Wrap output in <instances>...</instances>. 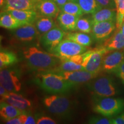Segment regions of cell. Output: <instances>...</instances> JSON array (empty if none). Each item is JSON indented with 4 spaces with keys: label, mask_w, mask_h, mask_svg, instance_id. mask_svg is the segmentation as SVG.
<instances>
[{
    "label": "cell",
    "mask_w": 124,
    "mask_h": 124,
    "mask_svg": "<svg viewBox=\"0 0 124 124\" xmlns=\"http://www.w3.org/2000/svg\"><path fill=\"white\" fill-rule=\"evenodd\" d=\"M65 39L70 40L82 46H89L93 44V38L91 35L83 32H69L66 33Z\"/></svg>",
    "instance_id": "603a6c76"
},
{
    "label": "cell",
    "mask_w": 124,
    "mask_h": 124,
    "mask_svg": "<svg viewBox=\"0 0 124 124\" xmlns=\"http://www.w3.org/2000/svg\"><path fill=\"white\" fill-rule=\"evenodd\" d=\"M36 10L41 16L55 18L60 13L58 5L52 0H40L36 3Z\"/></svg>",
    "instance_id": "4fadbf2b"
},
{
    "label": "cell",
    "mask_w": 124,
    "mask_h": 124,
    "mask_svg": "<svg viewBox=\"0 0 124 124\" xmlns=\"http://www.w3.org/2000/svg\"><path fill=\"white\" fill-rule=\"evenodd\" d=\"M91 19L93 23L102 21H116L117 18L116 9L102 8L92 14Z\"/></svg>",
    "instance_id": "44dd1931"
},
{
    "label": "cell",
    "mask_w": 124,
    "mask_h": 124,
    "mask_svg": "<svg viewBox=\"0 0 124 124\" xmlns=\"http://www.w3.org/2000/svg\"><path fill=\"white\" fill-rule=\"evenodd\" d=\"M113 124H124V112L113 118Z\"/></svg>",
    "instance_id": "d590c367"
},
{
    "label": "cell",
    "mask_w": 124,
    "mask_h": 124,
    "mask_svg": "<svg viewBox=\"0 0 124 124\" xmlns=\"http://www.w3.org/2000/svg\"><path fill=\"white\" fill-rule=\"evenodd\" d=\"M91 124H113V118L105 116H91L88 120Z\"/></svg>",
    "instance_id": "4dcf8cb0"
},
{
    "label": "cell",
    "mask_w": 124,
    "mask_h": 124,
    "mask_svg": "<svg viewBox=\"0 0 124 124\" xmlns=\"http://www.w3.org/2000/svg\"><path fill=\"white\" fill-rule=\"evenodd\" d=\"M71 1H73V2H76V0H71Z\"/></svg>",
    "instance_id": "7bdbcfd3"
},
{
    "label": "cell",
    "mask_w": 124,
    "mask_h": 124,
    "mask_svg": "<svg viewBox=\"0 0 124 124\" xmlns=\"http://www.w3.org/2000/svg\"><path fill=\"white\" fill-rule=\"evenodd\" d=\"M65 35V31L55 27L41 36L40 43L48 52L51 53L63 40Z\"/></svg>",
    "instance_id": "30bf717a"
},
{
    "label": "cell",
    "mask_w": 124,
    "mask_h": 124,
    "mask_svg": "<svg viewBox=\"0 0 124 124\" xmlns=\"http://www.w3.org/2000/svg\"><path fill=\"white\" fill-rule=\"evenodd\" d=\"M76 2L79 5L84 14L92 15L102 9L96 0H76Z\"/></svg>",
    "instance_id": "4316f807"
},
{
    "label": "cell",
    "mask_w": 124,
    "mask_h": 124,
    "mask_svg": "<svg viewBox=\"0 0 124 124\" xmlns=\"http://www.w3.org/2000/svg\"><path fill=\"white\" fill-rule=\"evenodd\" d=\"M1 102H5L16 108L26 110L32 106V102L21 94L15 92H9L1 97Z\"/></svg>",
    "instance_id": "9a60e30c"
},
{
    "label": "cell",
    "mask_w": 124,
    "mask_h": 124,
    "mask_svg": "<svg viewBox=\"0 0 124 124\" xmlns=\"http://www.w3.org/2000/svg\"><path fill=\"white\" fill-rule=\"evenodd\" d=\"M0 83L9 92H19L22 88L21 71L13 67L1 69Z\"/></svg>",
    "instance_id": "52a82bcc"
},
{
    "label": "cell",
    "mask_w": 124,
    "mask_h": 124,
    "mask_svg": "<svg viewBox=\"0 0 124 124\" xmlns=\"http://www.w3.org/2000/svg\"><path fill=\"white\" fill-rule=\"evenodd\" d=\"M79 17L77 16L60 12L57 20L60 28L64 31L71 32L76 31L78 20Z\"/></svg>",
    "instance_id": "ac0fdd59"
},
{
    "label": "cell",
    "mask_w": 124,
    "mask_h": 124,
    "mask_svg": "<svg viewBox=\"0 0 124 124\" xmlns=\"http://www.w3.org/2000/svg\"><path fill=\"white\" fill-rule=\"evenodd\" d=\"M116 28V21L94 23L91 35L94 41L99 44H102L113 35Z\"/></svg>",
    "instance_id": "9c48e42d"
},
{
    "label": "cell",
    "mask_w": 124,
    "mask_h": 124,
    "mask_svg": "<svg viewBox=\"0 0 124 124\" xmlns=\"http://www.w3.org/2000/svg\"><path fill=\"white\" fill-rule=\"evenodd\" d=\"M55 73L59 74L66 80L77 85L78 83L89 82L97 77V75L96 74L91 73L85 70L65 72H56Z\"/></svg>",
    "instance_id": "7c38bea8"
},
{
    "label": "cell",
    "mask_w": 124,
    "mask_h": 124,
    "mask_svg": "<svg viewBox=\"0 0 124 124\" xmlns=\"http://www.w3.org/2000/svg\"><path fill=\"white\" fill-rule=\"evenodd\" d=\"M52 1H53L54 2L58 5L59 7H60L71 0H52Z\"/></svg>",
    "instance_id": "74e56055"
},
{
    "label": "cell",
    "mask_w": 124,
    "mask_h": 124,
    "mask_svg": "<svg viewBox=\"0 0 124 124\" xmlns=\"http://www.w3.org/2000/svg\"><path fill=\"white\" fill-rule=\"evenodd\" d=\"M102 8L116 9L114 0H96Z\"/></svg>",
    "instance_id": "d6a6232c"
},
{
    "label": "cell",
    "mask_w": 124,
    "mask_h": 124,
    "mask_svg": "<svg viewBox=\"0 0 124 124\" xmlns=\"http://www.w3.org/2000/svg\"><path fill=\"white\" fill-rule=\"evenodd\" d=\"M117 30L101 46L108 52L116 50H124V36L122 33L121 29Z\"/></svg>",
    "instance_id": "2e32d148"
},
{
    "label": "cell",
    "mask_w": 124,
    "mask_h": 124,
    "mask_svg": "<svg viewBox=\"0 0 124 124\" xmlns=\"http://www.w3.org/2000/svg\"><path fill=\"white\" fill-rule=\"evenodd\" d=\"M92 101L93 111L105 117H112L124 110V100L122 98L94 95Z\"/></svg>",
    "instance_id": "3957f363"
},
{
    "label": "cell",
    "mask_w": 124,
    "mask_h": 124,
    "mask_svg": "<svg viewBox=\"0 0 124 124\" xmlns=\"http://www.w3.org/2000/svg\"><path fill=\"white\" fill-rule=\"evenodd\" d=\"M87 87L93 95L98 97H113L120 92L113 79L109 76H102L94 80H91Z\"/></svg>",
    "instance_id": "277c9868"
},
{
    "label": "cell",
    "mask_w": 124,
    "mask_h": 124,
    "mask_svg": "<svg viewBox=\"0 0 124 124\" xmlns=\"http://www.w3.org/2000/svg\"><path fill=\"white\" fill-rule=\"evenodd\" d=\"M18 62V59L15 53L10 51L1 49L0 52V69H2L11 66Z\"/></svg>",
    "instance_id": "484cf974"
},
{
    "label": "cell",
    "mask_w": 124,
    "mask_h": 124,
    "mask_svg": "<svg viewBox=\"0 0 124 124\" xmlns=\"http://www.w3.org/2000/svg\"><path fill=\"white\" fill-rule=\"evenodd\" d=\"M37 124H56L55 121L51 118L45 116H38L36 117Z\"/></svg>",
    "instance_id": "836d02e7"
},
{
    "label": "cell",
    "mask_w": 124,
    "mask_h": 124,
    "mask_svg": "<svg viewBox=\"0 0 124 124\" xmlns=\"http://www.w3.org/2000/svg\"><path fill=\"white\" fill-rule=\"evenodd\" d=\"M120 29H121V31L122 33L123 34V35L124 36V21L123 24H122V27H121V28Z\"/></svg>",
    "instance_id": "60d3db41"
},
{
    "label": "cell",
    "mask_w": 124,
    "mask_h": 124,
    "mask_svg": "<svg viewBox=\"0 0 124 124\" xmlns=\"http://www.w3.org/2000/svg\"><path fill=\"white\" fill-rule=\"evenodd\" d=\"M22 54L29 69L39 72L52 71L61 61L54 54L39 49L35 46L23 48Z\"/></svg>",
    "instance_id": "6da1fadb"
},
{
    "label": "cell",
    "mask_w": 124,
    "mask_h": 124,
    "mask_svg": "<svg viewBox=\"0 0 124 124\" xmlns=\"http://www.w3.org/2000/svg\"><path fill=\"white\" fill-rule=\"evenodd\" d=\"M43 103L46 109L54 115L64 117L71 113V103L66 96L55 94L46 96Z\"/></svg>",
    "instance_id": "5b68a950"
},
{
    "label": "cell",
    "mask_w": 124,
    "mask_h": 124,
    "mask_svg": "<svg viewBox=\"0 0 124 124\" xmlns=\"http://www.w3.org/2000/svg\"><path fill=\"white\" fill-rule=\"evenodd\" d=\"M36 5L33 0H5L3 11L12 10H35Z\"/></svg>",
    "instance_id": "e0dca14e"
},
{
    "label": "cell",
    "mask_w": 124,
    "mask_h": 124,
    "mask_svg": "<svg viewBox=\"0 0 124 124\" xmlns=\"http://www.w3.org/2000/svg\"><path fill=\"white\" fill-rule=\"evenodd\" d=\"M5 4V0H0V6L1 8L4 7Z\"/></svg>",
    "instance_id": "ab89813d"
},
{
    "label": "cell",
    "mask_w": 124,
    "mask_h": 124,
    "mask_svg": "<svg viewBox=\"0 0 124 124\" xmlns=\"http://www.w3.org/2000/svg\"><path fill=\"white\" fill-rule=\"evenodd\" d=\"M114 74L121 80L122 83L124 84V60L118 67L116 70Z\"/></svg>",
    "instance_id": "e575fe53"
},
{
    "label": "cell",
    "mask_w": 124,
    "mask_h": 124,
    "mask_svg": "<svg viewBox=\"0 0 124 124\" xmlns=\"http://www.w3.org/2000/svg\"><path fill=\"white\" fill-rule=\"evenodd\" d=\"M93 23L92 19L89 18H79L78 20L76 31L86 33H91L92 31Z\"/></svg>",
    "instance_id": "f1b7e54d"
},
{
    "label": "cell",
    "mask_w": 124,
    "mask_h": 124,
    "mask_svg": "<svg viewBox=\"0 0 124 124\" xmlns=\"http://www.w3.org/2000/svg\"><path fill=\"white\" fill-rule=\"evenodd\" d=\"M35 25L39 35L42 36L56 27L53 18L45 16L39 17L38 19L36 20Z\"/></svg>",
    "instance_id": "cb8c5ba5"
},
{
    "label": "cell",
    "mask_w": 124,
    "mask_h": 124,
    "mask_svg": "<svg viewBox=\"0 0 124 124\" xmlns=\"http://www.w3.org/2000/svg\"><path fill=\"white\" fill-rule=\"evenodd\" d=\"M7 12L25 25L33 24L39 17V14L35 10H12Z\"/></svg>",
    "instance_id": "d6986e66"
},
{
    "label": "cell",
    "mask_w": 124,
    "mask_h": 124,
    "mask_svg": "<svg viewBox=\"0 0 124 124\" xmlns=\"http://www.w3.org/2000/svg\"><path fill=\"white\" fill-rule=\"evenodd\" d=\"M28 113L27 111L26 113H23L17 117L7 121L5 122V123L8 124H25L27 118Z\"/></svg>",
    "instance_id": "1f68e13d"
},
{
    "label": "cell",
    "mask_w": 124,
    "mask_h": 124,
    "mask_svg": "<svg viewBox=\"0 0 124 124\" xmlns=\"http://www.w3.org/2000/svg\"><path fill=\"white\" fill-rule=\"evenodd\" d=\"M24 25L25 24L18 21L9 12L2 11L1 12L0 25L1 27L10 30H15Z\"/></svg>",
    "instance_id": "7402d4cb"
},
{
    "label": "cell",
    "mask_w": 124,
    "mask_h": 124,
    "mask_svg": "<svg viewBox=\"0 0 124 124\" xmlns=\"http://www.w3.org/2000/svg\"><path fill=\"white\" fill-rule=\"evenodd\" d=\"M84 70L82 65L78 64L69 59H62L60 63L54 70L50 72H65V71H74Z\"/></svg>",
    "instance_id": "d4e9b609"
},
{
    "label": "cell",
    "mask_w": 124,
    "mask_h": 124,
    "mask_svg": "<svg viewBox=\"0 0 124 124\" xmlns=\"http://www.w3.org/2000/svg\"><path fill=\"white\" fill-rule=\"evenodd\" d=\"M13 35L17 40L21 42H31L36 39L39 33L35 25L31 24L15 29Z\"/></svg>",
    "instance_id": "5bb4252c"
},
{
    "label": "cell",
    "mask_w": 124,
    "mask_h": 124,
    "mask_svg": "<svg viewBox=\"0 0 124 124\" xmlns=\"http://www.w3.org/2000/svg\"><path fill=\"white\" fill-rule=\"evenodd\" d=\"M8 92L9 91H8L4 86H2V85L0 86V95H1V97H2L5 95H6V94H7Z\"/></svg>",
    "instance_id": "f35d334b"
},
{
    "label": "cell",
    "mask_w": 124,
    "mask_h": 124,
    "mask_svg": "<svg viewBox=\"0 0 124 124\" xmlns=\"http://www.w3.org/2000/svg\"><path fill=\"white\" fill-rule=\"evenodd\" d=\"M60 12L71 14V15L81 17L84 15L80 5L77 2L70 1L59 7Z\"/></svg>",
    "instance_id": "83f0119b"
},
{
    "label": "cell",
    "mask_w": 124,
    "mask_h": 124,
    "mask_svg": "<svg viewBox=\"0 0 124 124\" xmlns=\"http://www.w3.org/2000/svg\"><path fill=\"white\" fill-rule=\"evenodd\" d=\"M36 124V120H35V118L31 114L28 113V116L27 120H26L25 124Z\"/></svg>",
    "instance_id": "8d00e7d4"
},
{
    "label": "cell",
    "mask_w": 124,
    "mask_h": 124,
    "mask_svg": "<svg viewBox=\"0 0 124 124\" xmlns=\"http://www.w3.org/2000/svg\"><path fill=\"white\" fill-rule=\"evenodd\" d=\"M26 112V110H20L5 102H1L0 103V116L5 122Z\"/></svg>",
    "instance_id": "ffe728a7"
},
{
    "label": "cell",
    "mask_w": 124,
    "mask_h": 124,
    "mask_svg": "<svg viewBox=\"0 0 124 124\" xmlns=\"http://www.w3.org/2000/svg\"><path fill=\"white\" fill-rule=\"evenodd\" d=\"M33 1H35V2H36V3H37V2H39V1H40V0H33Z\"/></svg>",
    "instance_id": "b9f144b4"
},
{
    "label": "cell",
    "mask_w": 124,
    "mask_h": 124,
    "mask_svg": "<svg viewBox=\"0 0 124 124\" xmlns=\"http://www.w3.org/2000/svg\"><path fill=\"white\" fill-rule=\"evenodd\" d=\"M108 52V51L101 46L93 50L85 52V58L82 63L84 70L98 75L102 71V63L103 56Z\"/></svg>",
    "instance_id": "8992f818"
},
{
    "label": "cell",
    "mask_w": 124,
    "mask_h": 124,
    "mask_svg": "<svg viewBox=\"0 0 124 124\" xmlns=\"http://www.w3.org/2000/svg\"><path fill=\"white\" fill-rule=\"evenodd\" d=\"M116 3L117 18L116 27L120 29L124 21V0H114Z\"/></svg>",
    "instance_id": "f546056e"
},
{
    "label": "cell",
    "mask_w": 124,
    "mask_h": 124,
    "mask_svg": "<svg viewBox=\"0 0 124 124\" xmlns=\"http://www.w3.org/2000/svg\"><path fill=\"white\" fill-rule=\"evenodd\" d=\"M124 60V50L109 51L103 56L102 71L107 73H114Z\"/></svg>",
    "instance_id": "8fae6325"
},
{
    "label": "cell",
    "mask_w": 124,
    "mask_h": 124,
    "mask_svg": "<svg viewBox=\"0 0 124 124\" xmlns=\"http://www.w3.org/2000/svg\"><path fill=\"white\" fill-rule=\"evenodd\" d=\"M87 51V46L65 39L52 51L51 54L60 59L70 58L74 56L79 55Z\"/></svg>",
    "instance_id": "ba28073f"
},
{
    "label": "cell",
    "mask_w": 124,
    "mask_h": 124,
    "mask_svg": "<svg viewBox=\"0 0 124 124\" xmlns=\"http://www.w3.org/2000/svg\"><path fill=\"white\" fill-rule=\"evenodd\" d=\"M34 82L43 90L54 94L69 92L77 85L59 74L50 71L39 72L36 76Z\"/></svg>",
    "instance_id": "7a4b0ae2"
}]
</instances>
